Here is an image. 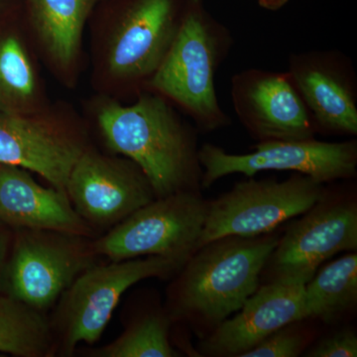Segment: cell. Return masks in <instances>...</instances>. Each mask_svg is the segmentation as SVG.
<instances>
[{"label": "cell", "instance_id": "obj_8", "mask_svg": "<svg viewBox=\"0 0 357 357\" xmlns=\"http://www.w3.org/2000/svg\"><path fill=\"white\" fill-rule=\"evenodd\" d=\"M357 249V204L347 195L324 192L300 220L289 225L268 258V282L306 285L326 260Z\"/></svg>", "mask_w": 357, "mask_h": 357}, {"label": "cell", "instance_id": "obj_24", "mask_svg": "<svg viewBox=\"0 0 357 357\" xmlns=\"http://www.w3.org/2000/svg\"><path fill=\"white\" fill-rule=\"evenodd\" d=\"M13 238L10 229L0 223V281H1L4 266H6L7 258H8L9 251H10Z\"/></svg>", "mask_w": 357, "mask_h": 357}, {"label": "cell", "instance_id": "obj_17", "mask_svg": "<svg viewBox=\"0 0 357 357\" xmlns=\"http://www.w3.org/2000/svg\"><path fill=\"white\" fill-rule=\"evenodd\" d=\"M98 0H30L33 25L45 52L62 70L79 56L89 13Z\"/></svg>", "mask_w": 357, "mask_h": 357}, {"label": "cell", "instance_id": "obj_1", "mask_svg": "<svg viewBox=\"0 0 357 357\" xmlns=\"http://www.w3.org/2000/svg\"><path fill=\"white\" fill-rule=\"evenodd\" d=\"M98 122L107 147L139 167L156 198L202 191L199 130L163 96L143 91L133 105L107 103Z\"/></svg>", "mask_w": 357, "mask_h": 357}, {"label": "cell", "instance_id": "obj_23", "mask_svg": "<svg viewBox=\"0 0 357 357\" xmlns=\"http://www.w3.org/2000/svg\"><path fill=\"white\" fill-rule=\"evenodd\" d=\"M309 357H356L357 335L352 328H342L328 335L307 352Z\"/></svg>", "mask_w": 357, "mask_h": 357}, {"label": "cell", "instance_id": "obj_5", "mask_svg": "<svg viewBox=\"0 0 357 357\" xmlns=\"http://www.w3.org/2000/svg\"><path fill=\"white\" fill-rule=\"evenodd\" d=\"M0 288L44 312L55 307L79 275L96 264L93 239L52 230H14Z\"/></svg>", "mask_w": 357, "mask_h": 357}, {"label": "cell", "instance_id": "obj_2", "mask_svg": "<svg viewBox=\"0 0 357 357\" xmlns=\"http://www.w3.org/2000/svg\"><path fill=\"white\" fill-rule=\"evenodd\" d=\"M279 237L225 236L201 246L178 270L168 291L167 314L185 321L199 338L238 312L260 286Z\"/></svg>", "mask_w": 357, "mask_h": 357}, {"label": "cell", "instance_id": "obj_16", "mask_svg": "<svg viewBox=\"0 0 357 357\" xmlns=\"http://www.w3.org/2000/svg\"><path fill=\"white\" fill-rule=\"evenodd\" d=\"M0 223L13 230H52L95 236L67 192L38 184L20 167L0 164Z\"/></svg>", "mask_w": 357, "mask_h": 357}, {"label": "cell", "instance_id": "obj_21", "mask_svg": "<svg viewBox=\"0 0 357 357\" xmlns=\"http://www.w3.org/2000/svg\"><path fill=\"white\" fill-rule=\"evenodd\" d=\"M172 323L167 312H155L136 319L112 344L89 351L93 357H178L169 338Z\"/></svg>", "mask_w": 357, "mask_h": 357}, {"label": "cell", "instance_id": "obj_14", "mask_svg": "<svg viewBox=\"0 0 357 357\" xmlns=\"http://www.w3.org/2000/svg\"><path fill=\"white\" fill-rule=\"evenodd\" d=\"M88 146L82 134L39 114L0 112V164L37 173L66 192L68 178Z\"/></svg>", "mask_w": 357, "mask_h": 357}, {"label": "cell", "instance_id": "obj_11", "mask_svg": "<svg viewBox=\"0 0 357 357\" xmlns=\"http://www.w3.org/2000/svg\"><path fill=\"white\" fill-rule=\"evenodd\" d=\"M187 1L132 0L107 47V67L115 81L144 91L172 44Z\"/></svg>", "mask_w": 357, "mask_h": 357}, {"label": "cell", "instance_id": "obj_15", "mask_svg": "<svg viewBox=\"0 0 357 357\" xmlns=\"http://www.w3.org/2000/svg\"><path fill=\"white\" fill-rule=\"evenodd\" d=\"M304 284L272 281L257 289L232 318L202 338L203 356L241 357L271 333L306 319Z\"/></svg>", "mask_w": 357, "mask_h": 357}, {"label": "cell", "instance_id": "obj_10", "mask_svg": "<svg viewBox=\"0 0 357 357\" xmlns=\"http://www.w3.org/2000/svg\"><path fill=\"white\" fill-rule=\"evenodd\" d=\"M66 192L93 230L112 229L156 199L139 167L129 159L84 150L70 171Z\"/></svg>", "mask_w": 357, "mask_h": 357}, {"label": "cell", "instance_id": "obj_22", "mask_svg": "<svg viewBox=\"0 0 357 357\" xmlns=\"http://www.w3.org/2000/svg\"><path fill=\"white\" fill-rule=\"evenodd\" d=\"M300 321L289 324L271 333L241 357H297L307 347L310 340L306 328Z\"/></svg>", "mask_w": 357, "mask_h": 357}, {"label": "cell", "instance_id": "obj_12", "mask_svg": "<svg viewBox=\"0 0 357 357\" xmlns=\"http://www.w3.org/2000/svg\"><path fill=\"white\" fill-rule=\"evenodd\" d=\"M232 105L257 143L307 140L317 132L287 72L251 68L231 77Z\"/></svg>", "mask_w": 357, "mask_h": 357}, {"label": "cell", "instance_id": "obj_13", "mask_svg": "<svg viewBox=\"0 0 357 357\" xmlns=\"http://www.w3.org/2000/svg\"><path fill=\"white\" fill-rule=\"evenodd\" d=\"M286 72L317 134L357 135V77L351 59L330 49L292 53Z\"/></svg>", "mask_w": 357, "mask_h": 357}, {"label": "cell", "instance_id": "obj_9", "mask_svg": "<svg viewBox=\"0 0 357 357\" xmlns=\"http://www.w3.org/2000/svg\"><path fill=\"white\" fill-rule=\"evenodd\" d=\"M252 149L249 153L234 154L211 143L199 147L202 189L231 174L250 178L263 171H294L321 184L356 177V140L271 141L257 143Z\"/></svg>", "mask_w": 357, "mask_h": 357}, {"label": "cell", "instance_id": "obj_20", "mask_svg": "<svg viewBox=\"0 0 357 357\" xmlns=\"http://www.w3.org/2000/svg\"><path fill=\"white\" fill-rule=\"evenodd\" d=\"M38 102V77L24 44L16 35H0V112L37 114Z\"/></svg>", "mask_w": 357, "mask_h": 357}, {"label": "cell", "instance_id": "obj_6", "mask_svg": "<svg viewBox=\"0 0 357 357\" xmlns=\"http://www.w3.org/2000/svg\"><path fill=\"white\" fill-rule=\"evenodd\" d=\"M208 203L202 191L156 198L93 239L98 256L112 261L162 256L183 265L198 249Z\"/></svg>", "mask_w": 357, "mask_h": 357}, {"label": "cell", "instance_id": "obj_3", "mask_svg": "<svg viewBox=\"0 0 357 357\" xmlns=\"http://www.w3.org/2000/svg\"><path fill=\"white\" fill-rule=\"evenodd\" d=\"M234 44L232 33L203 0H188L172 44L144 91L177 105L201 132L227 128L231 119L218 100L215 77Z\"/></svg>", "mask_w": 357, "mask_h": 357}, {"label": "cell", "instance_id": "obj_25", "mask_svg": "<svg viewBox=\"0 0 357 357\" xmlns=\"http://www.w3.org/2000/svg\"><path fill=\"white\" fill-rule=\"evenodd\" d=\"M257 1L262 8L269 11H277L283 8L288 3L289 0H257Z\"/></svg>", "mask_w": 357, "mask_h": 357}, {"label": "cell", "instance_id": "obj_4", "mask_svg": "<svg viewBox=\"0 0 357 357\" xmlns=\"http://www.w3.org/2000/svg\"><path fill=\"white\" fill-rule=\"evenodd\" d=\"M182 264L162 256H145L93 265L79 275L55 305L50 321L56 352L72 356L77 345L100 340L121 296L144 279L177 274Z\"/></svg>", "mask_w": 357, "mask_h": 357}, {"label": "cell", "instance_id": "obj_18", "mask_svg": "<svg viewBox=\"0 0 357 357\" xmlns=\"http://www.w3.org/2000/svg\"><path fill=\"white\" fill-rule=\"evenodd\" d=\"M306 319L333 324L356 307V251L338 258L314 274L305 285Z\"/></svg>", "mask_w": 357, "mask_h": 357}, {"label": "cell", "instance_id": "obj_19", "mask_svg": "<svg viewBox=\"0 0 357 357\" xmlns=\"http://www.w3.org/2000/svg\"><path fill=\"white\" fill-rule=\"evenodd\" d=\"M0 352L17 357L56 354L55 340L43 312L10 296H0Z\"/></svg>", "mask_w": 357, "mask_h": 357}, {"label": "cell", "instance_id": "obj_7", "mask_svg": "<svg viewBox=\"0 0 357 357\" xmlns=\"http://www.w3.org/2000/svg\"><path fill=\"white\" fill-rule=\"evenodd\" d=\"M324 185L298 173L282 182L250 177L236 183L208 202L198 249L222 237L271 234L282 223L310 210L325 192Z\"/></svg>", "mask_w": 357, "mask_h": 357}]
</instances>
